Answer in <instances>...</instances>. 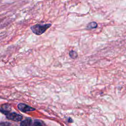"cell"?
I'll return each instance as SVG.
<instances>
[{"label": "cell", "mask_w": 126, "mask_h": 126, "mask_svg": "<svg viewBox=\"0 0 126 126\" xmlns=\"http://www.w3.org/2000/svg\"><path fill=\"white\" fill-rule=\"evenodd\" d=\"M52 26V24H36L31 27V30L32 32L37 35H40L44 33Z\"/></svg>", "instance_id": "obj_1"}, {"label": "cell", "mask_w": 126, "mask_h": 126, "mask_svg": "<svg viewBox=\"0 0 126 126\" xmlns=\"http://www.w3.org/2000/svg\"><path fill=\"white\" fill-rule=\"evenodd\" d=\"M6 116L7 118L9 120L15 122L21 121L23 118V117L21 115L15 112H9L7 115H6Z\"/></svg>", "instance_id": "obj_2"}, {"label": "cell", "mask_w": 126, "mask_h": 126, "mask_svg": "<svg viewBox=\"0 0 126 126\" xmlns=\"http://www.w3.org/2000/svg\"><path fill=\"white\" fill-rule=\"evenodd\" d=\"M18 109L23 112H27L35 110V108L31 107V106L26 105L24 103H19L18 105Z\"/></svg>", "instance_id": "obj_3"}, {"label": "cell", "mask_w": 126, "mask_h": 126, "mask_svg": "<svg viewBox=\"0 0 126 126\" xmlns=\"http://www.w3.org/2000/svg\"><path fill=\"white\" fill-rule=\"evenodd\" d=\"M0 110L2 113L6 115L11 111V106L8 104H5L1 106Z\"/></svg>", "instance_id": "obj_4"}, {"label": "cell", "mask_w": 126, "mask_h": 126, "mask_svg": "<svg viewBox=\"0 0 126 126\" xmlns=\"http://www.w3.org/2000/svg\"><path fill=\"white\" fill-rule=\"evenodd\" d=\"M32 120L31 118H28L24 121H22L20 124V126H32Z\"/></svg>", "instance_id": "obj_5"}, {"label": "cell", "mask_w": 126, "mask_h": 126, "mask_svg": "<svg viewBox=\"0 0 126 126\" xmlns=\"http://www.w3.org/2000/svg\"><path fill=\"white\" fill-rule=\"evenodd\" d=\"M97 27V24L96 22L92 21L89 23L86 26V29L87 30H92L96 29Z\"/></svg>", "instance_id": "obj_6"}, {"label": "cell", "mask_w": 126, "mask_h": 126, "mask_svg": "<svg viewBox=\"0 0 126 126\" xmlns=\"http://www.w3.org/2000/svg\"><path fill=\"white\" fill-rule=\"evenodd\" d=\"M69 56L72 59H75L78 57V54L77 53L73 50H71L69 52Z\"/></svg>", "instance_id": "obj_7"}, {"label": "cell", "mask_w": 126, "mask_h": 126, "mask_svg": "<svg viewBox=\"0 0 126 126\" xmlns=\"http://www.w3.org/2000/svg\"><path fill=\"white\" fill-rule=\"evenodd\" d=\"M32 126H44V124L39 120H35Z\"/></svg>", "instance_id": "obj_8"}, {"label": "cell", "mask_w": 126, "mask_h": 126, "mask_svg": "<svg viewBox=\"0 0 126 126\" xmlns=\"http://www.w3.org/2000/svg\"><path fill=\"white\" fill-rule=\"evenodd\" d=\"M0 126H10V125L8 123H0Z\"/></svg>", "instance_id": "obj_9"}]
</instances>
